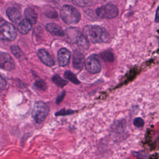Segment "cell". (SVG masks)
Listing matches in <instances>:
<instances>
[{"label":"cell","instance_id":"cell-1","mask_svg":"<svg viewBox=\"0 0 159 159\" xmlns=\"http://www.w3.org/2000/svg\"><path fill=\"white\" fill-rule=\"evenodd\" d=\"M83 34L93 43H105L109 39V34L106 29L96 25L84 26Z\"/></svg>","mask_w":159,"mask_h":159},{"label":"cell","instance_id":"cell-2","mask_svg":"<svg viewBox=\"0 0 159 159\" xmlns=\"http://www.w3.org/2000/svg\"><path fill=\"white\" fill-rule=\"evenodd\" d=\"M60 16L61 19L67 24H76L81 19L80 11L71 5H64L60 10Z\"/></svg>","mask_w":159,"mask_h":159},{"label":"cell","instance_id":"cell-3","mask_svg":"<svg viewBox=\"0 0 159 159\" xmlns=\"http://www.w3.org/2000/svg\"><path fill=\"white\" fill-rule=\"evenodd\" d=\"M49 112V108L43 101H38L34 105L32 115L37 123H40L44 120Z\"/></svg>","mask_w":159,"mask_h":159},{"label":"cell","instance_id":"cell-4","mask_svg":"<svg viewBox=\"0 0 159 159\" xmlns=\"http://www.w3.org/2000/svg\"><path fill=\"white\" fill-rule=\"evenodd\" d=\"M96 14L102 19H112L118 16L119 10L116 6L107 4L96 9Z\"/></svg>","mask_w":159,"mask_h":159},{"label":"cell","instance_id":"cell-5","mask_svg":"<svg viewBox=\"0 0 159 159\" xmlns=\"http://www.w3.org/2000/svg\"><path fill=\"white\" fill-rule=\"evenodd\" d=\"M17 32L14 26L9 23L4 22L0 25V38L7 40L12 41L16 37Z\"/></svg>","mask_w":159,"mask_h":159},{"label":"cell","instance_id":"cell-6","mask_svg":"<svg viewBox=\"0 0 159 159\" xmlns=\"http://www.w3.org/2000/svg\"><path fill=\"white\" fill-rule=\"evenodd\" d=\"M84 65L87 71L91 74L98 73L101 70V63L94 55L88 57L87 59L85 60Z\"/></svg>","mask_w":159,"mask_h":159},{"label":"cell","instance_id":"cell-7","mask_svg":"<svg viewBox=\"0 0 159 159\" xmlns=\"http://www.w3.org/2000/svg\"><path fill=\"white\" fill-rule=\"evenodd\" d=\"M15 67V63L12 57L6 52H0V68L5 70H12Z\"/></svg>","mask_w":159,"mask_h":159},{"label":"cell","instance_id":"cell-8","mask_svg":"<svg viewBox=\"0 0 159 159\" xmlns=\"http://www.w3.org/2000/svg\"><path fill=\"white\" fill-rule=\"evenodd\" d=\"M71 58V52L66 48H62L59 50L57 54V58L59 65L62 66H66L70 62Z\"/></svg>","mask_w":159,"mask_h":159},{"label":"cell","instance_id":"cell-9","mask_svg":"<svg viewBox=\"0 0 159 159\" xmlns=\"http://www.w3.org/2000/svg\"><path fill=\"white\" fill-rule=\"evenodd\" d=\"M85 64V58L83 53L79 50H75L73 55V67L78 70H81Z\"/></svg>","mask_w":159,"mask_h":159},{"label":"cell","instance_id":"cell-10","mask_svg":"<svg viewBox=\"0 0 159 159\" xmlns=\"http://www.w3.org/2000/svg\"><path fill=\"white\" fill-rule=\"evenodd\" d=\"M37 55L40 60L48 66H53L55 65V61L50 55V53L44 49H40L37 52Z\"/></svg>","mask_w":159,"mask_h":159},{"label":"cell","instance_id":"cell-11","mask_svg":"<svg viewBox=\"0 0 159 159\" xmlns=\"http://www.w3.org/2000/svg\"><path fill=\"white\" fill-rule=\"evenodd\" d=\"M75 43L78 45V46L83 50H88L89 47V42L87 37L82 33H80L77 36Z\"/></svg>","mask_w":159,"mask_h":159},{"label":"cell","instance_id":"cell-12","mask_svg":"<svg viewBox=\"0 0 159 159\" xmlns=\"http://www.w3.org/2000/svg\"><path fill=\"white\" fill-rule=\"evenodd\" d=\"M6 14L9 19L13 22H17L21 17L19 10L16 7H9L6 10Z\"/></svg>","mask_w":159,"mask_h":159},{"label":"cell","instance_id":"cell-13","mask_svg":"<svg viewBox=\"0 0 159 159\" xmlns=\"http://www.w3.org/2000/svg\"><path fill=\"white\" fill-rule=\"evenodd\" d=\"M47 30L53 35L57 36H63L65 35L63 30L57 24L54 23H49L46 25Z\"/></svg>","mask_w":159,"mask_h":159},{"label":"cell","instance_id":"cell-14","mask_svg":"<svg viewBox=\"0 0 159 159\" xmlns=\"http://www.w3.org/2000/svg\"><path fill=\"white\" fill-rule=\"evenodd\" d=\"M32 24L27 19H25L20 22L18 25V30L20 33L22 34H27L32 28Z\"/></svg>","mask_w":159,"mask_h":159},{"label":"cell","instance_id":"cell-15","mask_svg":"<svg viewBox=\"0 0 159 159\" xmlns=\"http://www.w3.org/2000/svg\"><path fill=\"white\" fill-rule=\"evenodd\" d=\"M24 16L26 19L29 20L32 24L36 23L37 20V12L31 7H27L24 11Z\"/></svg>","mask_w":159,"mask_h":159},{"label":"cell","instance_id":"cell-16","mask_svg":"<svg viewBox=\"0 0 159 159\" xmlns=\"http://www.w3.org/2000/svg\"><path fill=\"white\" fill-rule=\"evenodd\" d=\"M73 3L80 7H86L94 5L98 0H71Z\"/></svg>","mask_w":159,"mask_h":159},{"label":"cell","instance_id":"cell-17","mask_svg":"<svg viewBox=\"0 0 159 159\" xmlns=\"http://www.w3.org/2000/svg\"><path fill=\"white\" fill-rule=\"evenodd\" d=\"M64 77L66 80H68L70 81H71V83L75 84H78L80 83V81L78 80L75 75L70 71H66L64 73Z\"/></svg>","mask_w":159,"mask_h":159},{"label":"cell","instance_id":"cell-18","mask_svg":"<svg viewBox=\"0 0 159 159\" xmlns=\"http://www.w3.org/2000/svg\"><path fill=\"white\" fill-rule=\"evenodd\" d=\"M101 58L106 61L111 62L114 61V57L112 52L110 50H106L101 53Z\"/></svg>","mask_w":159,"mask_h":159},{"label":"cell","instance_id":"cell-19","mask_svg":"<svg viewBox=\"0 0 159 159\" xmlns=\"http://www.w3.org/2000/svg\"><path fill=\"white\" fill-rule=\"evenodd\" d=\"M52 81H53L54 83H55L60 88L64 87L66 84H67L68 82L67 81L62 79L59 75H55V76H53L52 78Z\"/></svg>","mask_w":159,"mask_h":159},{"label":"cell","instance_id":"cell-20","mask_svg":"<svg viewBox=\"0 0 159 159\" xmlns=\"http://www.w3.org/2000/svg\"><path fill=\"white\" fill-rule=\"evenodd\" d=\"M11 49L12 53L18 58H21L24 55L22 51L17 46H11Z\"/></svg>","mask_w":159,"mask_h":159},{"label":"cell","instance_id":"cell-21","mask_svg":"<svg viewBox=\"0 0 159 159\" xmlns=\"http://www.w3.org/2000/svg\"><path fill=\"white\" fill-rule=\"evenodd\" d=\"M133 124L137 127H142L144 125V120L141 117H136L134 119Z\"/></svg>","mask_w":159,"mask_h":159},{"label":"cell","instance_id":"cell-22","mask_svg":"<svg viewBox=\"0 0 159 159\" xmlns=\"http://www.w3.org/2000/svg\"><path fill=\"white\" fill-rule=\"evenodd\" d=\"M6 80L4 75L0 74V93L2 91L6 86Z\"/></svg>","mask_w":159,"mask_h":159},{"label":"cell","instance_id":"cell-23","mask_svg":"<svg viewBox=\"0 0 159 159\" xmlns=\"http://www.w3.org/2000/svg\"><path fill=\"white\" fill-rule=\"evenodd\" d=\"M35 86L39 88V89H46V84L45 83H44L43 81L40 80H37L35 81Z\"/></svg>","mask_w":159,"mask_h":159},{"label":"cell","instance_id":"cell-24","mask_svg":"<svg viewBox=\"0 0 159 159\" xmlns=\"http://www.w3.org/2000/svg\"><path fill=\"white\" fill-rule=\"evenodd\" d=\"M75 111L72 110H65L62 109L60 111H58L56 113V116H63V115H68L74 113Z\"/></svg>","mask_w":159,"mask_h":159},{"label":"cell","instance_id":"cell-25","mask_svg":"<svg viewBox=\"0 0 159 159\" xmlns=\"http://www.w3.org/2000/svg\"><path fill=\"white\" fill-rule=\"evenodd\" d=\"M65 96V91L61 92V93L59 94V96L57 97V104L60 103V102L62 101L63 99L64 98Z\"/></svg>","mask_w":159,"mask_h":159},{"label":"cell","instance_id":"cell-26","mask_svg":"<svg viewBox=\"0 0 159 159\" xmlns=\"http://www.w3.org/2000/svg\"><path fill=\"white\" fill-rule=\"evenodd\" d=\"M134 156L137 158H146L147 155L145 153H143L142 152H133L132 153Z\"/></svg>","mask_w":159,"mask_h":159},{"label":"cell","instance_id":"cell-27","mask_svg":"<svg viewBox=\"0 0 159 159\" xmlns=\"http://www.w3.org/2000/svg\"><path fill=\"white\" fill-rule=\"evenodd\" d=\"M155 22L159 23V6L158 7L157 11H156V14H155Z\"/></svg>","mask_w":159,"mask_h":159}]
</instances>
